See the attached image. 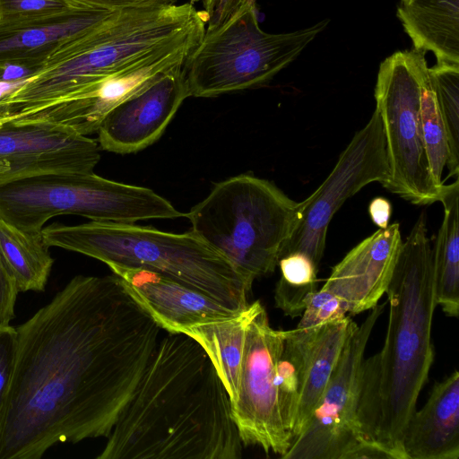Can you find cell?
<instances>
[{"label": "cell", "mask_w": 459, "mask_h": 459, "mask_svg": "<svg viewBox=\"0 0 459 459\" xmlns=\"http://www.w3.org/2000/svg\"><path fill=\"white\" fill-rule=\"evenodd\" d=\"M15 329L0 459L108 437L160 330L114 273L74 276Z\"/></svg>", "instance_id": "6da1fadb"}, {"label": "cell", "mask_w": 459, "mask_h": 459, "mask_svg": "<svg viewBox=\"0 0 459 459\" xmlns=\"http://www.w3.org/2000/svg\"><path fill=\"white\" fill-rule=\"evenodd\" d=\"M98 459H238L230 395L201 344L169 333L156 345Z\"/></svg>", "instance_id": "7a4b0ae2"}, {"label": "cell", "mask_w": 459, "mask_h": 459, "mask_svg": "<svg viewBox=\"0 0 459 459\" xmlns=\"http://www.w3.org/2000/svg\"><path fill=\"white\" fill-rule=\"evenodd\" d=\"M385 294L387 331L381 351L361 364L358 421L365 441L391 459H406L404 429L434 359L431 327L437 305L424 212L402 242Z\"/></svg>", "instance_id": "3957f363"}, {"label": "cell", "mask_w": 459, "mask_h": 459, "mask_svg": "<svg viewBox=\"0 0 459 459\" xmlns=\"http://www.w3.org/2000/svg\"><path fill=\"white\" fill-rule=\"evenodd\" d=\"M207 22V13L190 3L124 9L57 49L0 98V121L20 124Z\"/></svg>", "instance_id": "277c9868"}, {"label": "cell", "mask_w": 459, "mask_h": 459, "mask_svg": "<svg viewBox=\"0 0 459 459\" xmlns=\"http://www.w3.org/2000/svg\"><path fill=\"white\" fill-rule=\"evenodd\" d=\"M45 244L100 260L142 267L178 281L236 310L249 303L250 285L219 251L192 230L170 233L134 223L91 221L52 223L41 230Z\"/></svg>", "instance_id": "5b68a950"}, {"label": "cell", "mask_w": 459, "mask_h": 459, "mask_svg": "<svg viewBox=\"0 0 459 459\" xmlns=\"http://www.w3.org/2000/svg\"><path fill=\"white\" fill-rule=\"evenodd\" d=\"M298 204L272 182L242 174L215 185L185 216L191 230L252 285L278 265Z\"/></svg>", "instance_id": "8992f818"}, {"label": "cell", "mask_w": 459, "mask_h": 459, "mask_svg": "<svg viewBox=\"0 0 459 459\" xmlns=\"http://www.w3.org/2000/svg\"><path fill=\"white\" fill-rule=\"evenodd\" d=\"M325 19L283 33L264 31L255 2L220 25L205 29L183 65L190 96L215 97L269 82L327 27Z\"/></svg>", "instance_id": "52a82bcc"}, {"label": "cell", "mask_w": 459, "mask_h": 459, "mask_svg": "<svg viewBox=\"0 0 459 459\" xmlns=\"http://www.w3.org/2000/svg\"><path fill=\"white\" fill-rule=\"evenodd\" d=\"M63 214L93 221L135 223L185 216L153 190L89 173H56L0 186V219L30 233Z\"/></svg>", "instance_id": "ba28073f"}, {"label": "cell", "mask_w": 459, "mask_h": 459, "mask_svg": "<svg viewBox=\"0 0 459 459\" xmlns=\"http://www.w3.org/2000/svg\"><path fill=\"white\" fill-rule=\"evenodd\" d=\"M428 68L425 52L397 51L380 64L375 87L389 165L384 187L418 205L438 201L443 185L433 178L420 117V82Z\"/></svg>", "instance_id": "9c48e42d"}, {"label": "cell", "mask_w": 459, "mask_h": 459, "mask_svg": "<svg viewBox=\"0 0 459 459\" xmlns=\"http://www.w3.org/2000/svg\"><path fill=\"white\" fill-rule=\"evenodd\" d=\"M385 305L371 308L349 335L317 406L282 459H360L374 445L361 436L358 405L367 343Z\"/></svg>", "instance_id": "30bf717a"}, {"label": "cell", "mask_w": 459, "mask_h": 459, "mask_svg": "<svg viewBox=\"0 0 459 459\" xmlns=\"http://www.w3.org/2000/svg\"><path fill=\"white\" fill-rule=\"evenodd\" d=\"M388 157L380 116L375 109L366 126L356 132L325 181L299 203L297 219L280 258L302 253L318 268L323 258L327 229L343 203L367 185L385 186Z\"/></svg>", "instance_id": "8fae6325"}, {"label": "cell", "mask_w": 459, "mask_h": 459, "mask_svg": "<svg viewBox=\"0 0 459 459\" xmlns=\"http://www.w3.org/2000/svg\"><path fill=\"white\" fill-rule=\"evenodd\" d=\"M283 338V330L271 327L258 300L247 305L244 354L237 395L231 403L242 444L281 457L292 441L281 418L277 388V361Z\"/></svg>", "instance_id": "7c38bea8"}, {"label": "cell", "mask_w": 459, "mask_h": 459, "mask_svg": "<svg viewBox=\"0 0 459 459\" xmlns=\"http://www.w3.org/2000/svg\"><path fill=\"white\" fill-rule=\"evenodd\" d=\"M197 27L58 104L32 114L22 124L51 123L87 135L97 132L107 114L161 74L182 66L202 39Z\"/></svg>", "instance_id": "4fadbf2b"}, {"label": "cell", "mask_w": 459, "mask_h": 459, "mask_svg": "<svg viewBox=\"0 0 459 459\" xmlns=\"http://www.w3.org/2000/svg\"><path fill=\"white\" fill-rule=\"evenodd\" d=\"M100 160L98 143L51 123H3L0 126V186L56 173H89Z\"/></svg>", "instance_id": "5bb4252c"}, {"label": "cell", "mask_w": 459, "mask_h": 459, "mask_svg": "<svg viewBox=\"0 0 459 459\" xmlns=\"http://www.w3.org/2000/svg\"><path fill=\"white\" fill-rule=\"evenodd\" d=\"M187 97L183 65L161 74L107 114L97 130L100 149L126 154L148 147Z\"/></svg>", "instance_id": "9a60e30c"}, {"label": "cell", "mask_w": 459, "mask_h": 459, "mask_svg": "<svg viewBox=\"0 0 459 459\" xmlns=\"http://www.w3.org/2000/svg\"><path fill=\"white\" fill-rule=\"evenodd\" d=\"M107 265L129 295L169 333H183L195 325L229 319L242 310L232 309L195 288L149 269Z\"/></svg>", "instance_id": "2e32d148"}, {"label": "cell", "mask_w": 459, "mask_h": 459, "mask_svg": "<svg viewBox=\"0 0 459 459\" xmlns=\"http://www.w3.org/2000/svg\"><path fill=\"white\" fill-rule=\"evenodd\" d=\"M402 242L398 223L377 230L333 267L321 289L345 300L349 314L373 308L388 289Z\"/></svg>", "instance_id": "e0dca14e"}, {"label": "cell", "mask_w": 459, "mask_h": 459, "mask_svg": "<svg viewBox=\"0 0 459 459\" xmlns=\"http://www.w3.org/2000/svg\"><path fill=\"white\" fill-rule=\"evenodd\" d=\"M121 11L77 4L61 13L1 28L0 65L22 62L43 67L57 49L102 25Z\"/></svg>", "instance_id": "ac0fdd59"}, {"label": "cell", "mask_w": 459, "mask_h": 459, "mask_svg": "<svg viewBox=\"0 0 459 459\" xmlns=\"http://www.w3.org/2000/svg\"><path fill=\"white\" fill-rule=\"evenodd\" d=\"M406 459L459 458V373L436 382L425 405L414 411L403 436Z\"/></svg>", "instance_id": "d6986e66"}, {"label": "cell", "mask_w": 459, "mask_h": 459, "mask_svg": "<svg viewBox=\"0 0 459 459\" xmlns=\"http://www.w3.org/2000/svg\"><path fill=\"white\" fill-rule=\"evenodd\" d=\"M397 17L413 48L459 65V0H401Z\"/></svg>", "instance_id": "ffe728a7"}, {"label": "cell", "mask_w": 459, "mask_h": 459, "mask_svg": "<svg viewBox=\"0 0 459 459\" xmlns=\"http://www.w3.org/2000/svg\"><path fill=\"white\" fill-rule=\"evenodd\" d=\"M444 217L432 248L437 305L448 316L459 312V180L442 185Z\"/></svg>", "instance_id": "44dd1931"}, {"label": "cell", "mask_w": 459, "mask_h": 459, "mask_svg": "<svg viewBox=\"0 0 459 459\" xmlns=\"http://www.w3.org/2000/svg\"><path fill=\"white\" fill-rule=\"evenodd\" d=\"M357 324L350 316L327 324L309 351L291 429L292 439L298 436L317 406L342 350Z\"/></svg>", "instance_id": "7402d4cb"}, {"label": "cell", "mask_w": 459, "mask_h": 459, "mask_svg": "<svg viewBox=\"0 0 459 459\" xmlns=\"http://www.w3.org/2000/svg\"><path fill=\"white\" fill-rule=\"evenodd\" d=\"M247 321V306L231 318L195 325L183 333L194 338L204 349L231 403L237 395Z\"/></svg>", "instance_id": "603a6c76"}, {"label": "cell", "mask_w": 459, "mask_h": 459, "mask_svg": "<svg viewBox=\"0 0 459 459\" xmlns=\"http://www.w3.org/2000/svg\"><path fill=\"white\" fill-rule=\"evenodd\" d=\"M41 233H30L0 219V254L20 291L45 290L54 259Z\"/></svg>", "instance_id": "cb8c5ba5"}, {"label": "cell", "mask_w": 459, "mask_h": 459, "mask_svg": "<svg viewBox=\"0 0 459 459\" xmlns=\"http://www.w3.org/2000/svg\"><path fill=\"white\" fill-rule=\"evenodd\" d=\"M283 333L277 361V388L281 418L291 435L307 357L317 337H309L296 329Z\"/></svg>", "instance_id": "d4e9b609"}, {"label": "cell", "mask_w": 459, "mask_h": 459, "mask_svg": "<svg viewBox=\"0 0 459 459\" xmlns=\"http://www.w3.org/2000/svg\"><path fill=\"white\" fill-rule=\"evenodd\" d=\"M278 265L281 277L274 290L275 306L286 316H299L311 295L318 290V268L302 253H291L282 256Z\"/></svg>", "instance_id": "484cf974"}, {"label": "cell", "mask_w": 459, "mask_h": 459, "mask_svg": "<svg viewBox=\"0 0 459 459\" xmlns=\"http://www.w3.org/2000/svg\"><path fill=\"white\" fill-rule=\"evenodd\" d=\"M429 72L446 134L448 159L446 166L449 177L458 178L459 65L436 64Z\"/></svg>", "instance_id": "4316f807"}, {"label": "cell", "mask_w": 459, "mask_h": 459, "mask_svg": "<svg viewBox=\"0 0 459 459\" xmlns=\"http://www.w3.org/2000/svg\"><path fill=\"white\" fill-rule=\"evenodd\" d=\"M429 68L420 82V117L430 170L435 182L441 186L443 169L448 159V147Z\"/></svg>", "instance_id": "83f0119b"}, {"label": "cell", "mask_w": 459, "mask_h": 459, "mask_svg": "<svg viewBox=\"0 0 459 459\" xmlns=\"http://www.w3.org/2000/svg\"><path fill=\"white\" fill-rule=\"evenodd\" d=\"M70 0H0V29L66 12Z\"/></svg>", "instance_id": "f1b7e54d"}, {"label": "cell", "mask_w": 459, "mask_h": 459, "mask_svg": "<svg viewBox=\"0 0 459 459\" xmlns=\"http://www.w3.org/2000/svg\"><path fill=\"white\" fill-rule=\"evenodd\" d=\"M349 314L345 300L323 289L314 292L307 302L297 328L319 332L327 324Z\"/></svg>", "instance_id": "f546056e"}, {"label": "cell", "mask_w": 459, "mask_h": 459, "mask_svg": "<svg viewBox=\"0 0 459 459\" xmlns=\"http://www.w3.org/2000/svg\"><path fill=\"white\" fill-rule=\"evenodd\" d=\"M16 334L14 326H0V434L14 369Z\"/></svg>", "instance_id": "4dcf8cb0"}, {"label": "cell", "mask_w": 459, "mask_h": 459, "mask_svg": "<svg viewBox=\"0 0 459 459\" xmlns=\"http://www.w3.org/2000/svg\"><path fill=\"white\" fill-rule=\"evenodd\" d=\"M18 293L15 279L0 254V326L10 325L14 318Z\"/></svg>", "instance_id": "1f68e13d"}, {"label": "cell", "mask_w": 459, "mask_h": 459, "mask_svg": "<svg viewBox=\"0 0 459 459\" xmlns=\"http://www.w3.org/2000/svg\"><path fill=\"white\" fill-rule=\"evenodd\" d=\"M255 0H190L191 4L200 3L208 15L206 29H212L224 22L244 5Z\"/></svg>", "instance_id": "d6a6232c"}, {"label": "cell", "mask_w": 459, "mask_h": 459, "mask_svg": "<svg viewBox=\"0 0 459 459\" xmlns=\"http://www.w3.org/2000/svg\"><path fill=\"white\" fill-rule=\"evenodd\" d=\"M75 4L108 10L164 6L175 4L177 0H70Z\"/></svg>", "instance_id": "836d02e7"}, {"label": "cell", "mask_w": 459, "mask_h": 459, "mask_svg": "<svg viewBox=\"0 0 459 459\" xmlns=\"http://www.w3.org/2000/svg\"><path fill=\"white\" fill-rule=\"evenodd\" d=\"M368 213L375 225L385 229L389 225L392 205L387 199L376 197L369 204Z\"/></svg>", "instance_id": "e575fe53"}, {"label": "cell", "mask_w": 459, "mask_h": 459, "mask_svg": "<svg viewBox=\"0 0 459 459\" xmlns=\"http://www.w3.org/2000/svg\"><path fill=\"white\" fill-rule=\"evenodd\" d=\"M23 82H0V98L18 88Z\"/></svg>", "instance_id": "d590c367"}, {"label": "cell", "mask_w": 459, "mask_h": 459, "mask_svg": "<svg viewBox=\"0 0 459 459\" xmlns=\"http://www.w3.org/2000/svg\"><path fill=\"white\" fill-rule=\"evenodd\" d=\"M2 124H3V123L0 121V126H2Z\"/></svg>", "instance_id": "8d00e7d4"}, {"label": "cell", "mask_w": 459, "mask_h": 459, "mask_svg": "<svg viewBox=\"0 0 459 459\" xmlns=\"http://www.w3.org/2000/svg\"><path fill=\"white\" fill-rule=\"evenodd\" d=\"M0 72H1V66H0Z\"/></svg>", "instance_id": "74e56055"}]
</instances>
